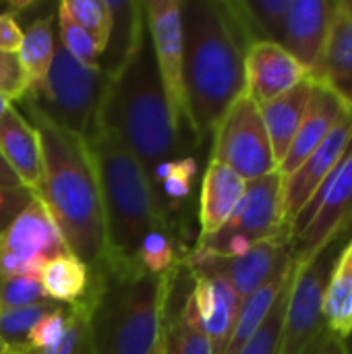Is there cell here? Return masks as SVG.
I'll return each mask as SVG.
<instances>
[{
  "label": "cell",
  "mask_w": 352,
  "mask_h": 354,
  "mask_svg": "<svg viewBox=\"0 0 352 354\" xmlns=\"http://www.w3.org/2000/svg\"><path fill=\"white\" fill-rule=\"evenodd\" d=\"M212 135L214 145L210 160L232 168L247 183L278 170L259 106L247 91L234 100Z\"/></svg>",
  "instance_id": "9"
},
{
  "label": "cell",
  "mask_w": 352,
  "mask_h": 354,
  "mask_svg": "<svg viewBox=\"0 0 352 354\" xmlns=\"http://www.w3.org/2000/svg\"><path fill=\"white\" fill-rule=\"evenodd\" d=\"M102 193L108 259L137 266L141 241L156 228L170 226L154 199L151 185L129 147L112 133L95 129L87 139Z\"/></svg>",
  "instance_id": "5"
},
{
  "label": "cell",
  "mask_w": 352,
  "mask_h": 354,
  "mask_svg": "<svg viewBox=\"0 0 352 354\" xmlns=\"http://www.w3.org/2000/svg\"><path fill=\"white\" fill-rule=\"evenodd\" d=\"M307 77V68L282 44L257 41L245 52V91L257 106L284 95Z\"/></svg>",
  "instance_id": "15"
},
{
  "label": "cell",
  "mask_w": 352,
  "mask_h": 354,
  "mask_svg": "<svg viewBox=\"0 0 352 354\" xmlns=\"http://www.w3.org/2000/svg\"><path fill=\"white\" fill-rule=\"evenodd\" d=\"M301 354H349L346 346L340 338H336L332 332L324 328V332L303 351Z\"/></svg>",
  "instance_id": "40"
},
{
  "label": "cell",
  "mask_w": 352,
  "mask_h": 354,
  "mask_svg": "<svg viewBox=\"0 0 352 354\" xmlns=\"http://www.w3.org/2000/svg\"><path fill=\"white\" fill-rule=\"evenodd\" d=\"M0 156L21 185L35 193L41 178V141L17 104L0 118Z\"/></svg>",
  "instance_id": "19"
},
{
  "label": "cell",
  "mask_w": 352,
  "mask_h": 354,
  "mask_svg": "<svg viewBox=\"0 0 352 354\" xmlns=\"http://www.w3.org/2000/svg\"><path fill=\"white\" fill-rule=\"evenodd\" d=\"M313 87H315L313 79L307 77L305 81H301L297 87H293L284 95L259 106V112H261V118H263L278 166L284 160V156L301 127V120H303L307 106L311 102V95H313Z\"/></svg>",
  "instance_id": "22"
},
{
  "label": "cell",
  "mask_w": 352,
  "mask_h": 354,
  "mask_svg": "<svg viewBox=\"0 0 352 354\" xmlns=\"http://www.w3.org/2000/svg\"><path fill=\"white\" fill-rule=\"evenodd\" d=\"M0 354H4V348H2V346H0Z\"/></svg>",
  "instance_id": "45"
},
{
  "label": "cell",
  "mask_w": 352,
  "mask_h": 354,
  "mask_svg": "<svg viewBox=\"0 0 352 354\" xmlns=\"http://www.w3.org/2000/svg\"><path fill=\"white\" fill-rule=\"evenodd\" d=\"M58 46V12H50L46 17L33 19L23 27V41L17 52L19 64L23 68L27 89L37 85L56 54Z\"/></svg>",
  "instance_id": "25"
},
{
  "label": "cell",
  "mask_w": 352,
  "mask_h": 354,
  "mask_svg": "<svg viewBox=\"0 0 352 354\" xmlns=\"http://www.w3.org/2000/svg\"><path fill=\"white\" fill-rule=\"evenodd\" d=\"M12 104H15V100H12L10 95H4V93H0V118L6 114V110H8Z\"/></svg>",
  "instance_id": "42"
},
{
  "label": "cell",
  "mask_w": 352,
  "mask_h": 354,
  "mask_svg": "<svg viewBox=\"0 0 352 354\" xmlns=\"http://www.w3.org/2000/svg\"><path fill=\"white\" fill-rule=\"evenodd\" d=\"M324 324L342 342L352 334V236L340 247L328 278Z\"/></svg>",
  "instance_id": "23"
},
{
  "label": "cell",
  "mask_w": 352,
  "mask_h": 354,
  "mask_svg": "<svg viewBox=\"0 0 352 354\" xmlns=\"http://www.w3.org/2000/svg\"><path fill=\"white\" fill-rule=\"evenodd\" d=\"M23 41V27L10 12H0V52L17 54Z\"/></svg>",
  "instance_id": "39"
},
{
  "label": "cell",
  "mask_w": 352,
  "mask_h": 354,
  "mask_svg": "<svg viewBox=\"0 0 352 354\" xmlns=\"http://www.w3.org/2000/svg\"><path fill=\"white\" fill-rule=\"evenodd\" d=\"M313 79V77H311ZM313 95L307 106V112L301 120V127L278 166L282 178L293 174L315 149L317 145L332 133V129L340 122V118L352 108L351 100L338 93L332 85L322 79H313Z\"/></svg>",
  "instance_id": "16"
},
{
  "label": "cell",
  "mask_w": 352,
  "mask_h": 354,
  "mask_svg": "<svg viewBox=\"0 0 352 354\" xmlns=\"http://www.w3.org/2000/svg\"><path fill=\"white\" fill-rule=\"evenodd\" d=\"M108 83V73L83 66L58 39L56 54L46 77L37 85L29 87L17 102L33 106L62 131L87 141L98 127Z\"/></svg>",
  "instance_id": "6"
},
{
  "label": "cell",
  "mask_w": 352,
  "mask_h": 354,
  "mask_svg": "<svg viewBox=\"0 0 352 354\" xmlns=\"http://www.w3.org/2000/svg\"><path fill=\"white\" fill-rule=\"evenodd\" d=\"M176 270L154 276L137 266L104 261L89 272L83 301L91 354H149L160 342Z\"/></svg>",
  "instance_id": "4"
},
{
  "label": "cell",
  "mask_w": 352,
  "mask_h": 354,
  "mask_svg": "<svg viewBox=\"0 0 352 354\" xmlns=\"http://www.w3.org/2000/svg\"><path fill=\"white\" fill-rule=\"evenodd\" d=\"M164 336H166L164 354H214L207 336L203 334L197 322V311L191 295H187L176 315H170L168 309Z\"/></svg>",
  "instance_id": "28"
},
{
  "label": "cell",
  "mask_w": 352,
  "mask_h": 354,
  "mask_svg": "<svg viewBox=\"0 0 352 354\" xmlns=\"http://www.w3.org/2000/svg\"><path fill=\"white\" fill-rule=\"evenodd\" d=\"M46 299L48 297L41 288L39 278H29V276L0 278V311L29 307Z\"/></svg>",
  "instance_id": "35"
},
{
  "label": "cell",
  "mask_w": 352,
  "mask_h": 354,
  "mask_svg": "<svg viewBox=\"0 0 352 354\" xmlns=\"http://www.w3.org/2000/svg\"><path fill=\"white\" fill-rule=\"evenodd\" d=\"M10 354H91L89 348V332H87V317H85V307L75 305L73 307V315H71V324L62 336V340L50 348L44 351H35V348H25L19 353Z\"/></svg>",
  "instance_id": "34"
},
{
  "label": "cell",
  "mask_w": 352,
  "mask_h": 354,
  "mask_svg": "<svg viewBox=\"0 0 352 354\" xmlns=\"http://www.w3.org/2000/svg\"><path fill=\"white\" fill-rule=\"evenodd\" d=\"M290 284H293V278L286 284V288L282 290V295L278 297V301L272 307L266 322L251 336V340L239 351V354H280V351H282V330H284V311H286V299H288Z\"/></svg>",
  "instance_id": "32"
},
{
  "label": "cell",
  "mask_w": 352,
  "mask_h": 354,
  "mask_svg": "<svg viewBox=\"0 0 352 354\" xmlns=\"http://www.w3.org/2000/svg\"><path fill=\"white\" fill-rule=\"evenodd\" d=\"M245 189L247 180L243 176H239L232 168L210 160L201 183L199 239L212 236L228 222L239 201L243 199Z\"/></svg>",
  "instance_id": "20"
},
{
  "label": "cell",
  "mask_w": 352,
  "mask_h": 354,
  "mask_svg": "<svg viewBox=\"0 0 352 354\" xmlns=\"http://www.w3.org/2000/svg\"><path fill=\"white\" fill-rule=\"evenodd\" d=\"M95 129L116 135L129 147L149 185L162 164L185 158L193 149L172 118L154 54L145 2L133 46L120 68L110 77Z\"/></svg>",
  "instance_id": "2"
},
{
  "label": "cell",
  "mask_w": 352,
  "mask_h": 354,
  "mask_svg": "<svg viewBox=\"0 0 352 354\" xmlns=\"http://www.w3.org/2000/svg\"><path fill=\"white\" fill-rule=\"evenodd\" d=\"M41 141V178L35 197L52 216L68 253L89 272L108 259L106 222L95 164L85 139L75 137L25 102H15Z\"/></svg>",
  "instance_id": "1"
},
{
  "label": "cell",
  "mask_w": 352,
  "mask_h": 354,
  "mask_svg": "<svg viewBox=\"0 0 352 354\" xmlns=\"http://www.w3.org/2000/svg\"><path fill=\"white\" fill-rule=\"evenodd\" d=\"M27 91V81L17 54L0 52V93L10 95L15 102Z\"/></svg>",
  "instance_id": "37"
},
{
  "label": "cell",
  "mask_w": 352,
  "mask_h": 354,
  "mask_svg": "<svg viewBox=\"0 0 352 354\" xmlns=\"http://www.w3.org/2000/svg\"><path fill=\"white\" fill-rule=\"evenodd\" d=\"M293 261L295 255L290 236H276L263 241L241 255H212L193 249L185 257V266L191 274L222 280L237 292L241 301L259 290Z\"/></svg>",
  "instance_id": "11"
},
{
  "label": "cell",
  "mask_w": 352,
  "mask_h": 354,
  "mask_svg": "<svg viewBox=\"0 0 352 354\" xmlns=\"http://www.w3.org/2000/svg\"><path fill=\"white\" fill-rule=\"evenodd\" d=\"M351 141L352 108L340 118V122L332 129V133L317 145V149L293 174L284 178L282 199H284V220L288 226V234L293 222L311 203V199L319 193L324 183L338 166Z\"/></svg>",
  "instance_id": "14"
},
{
  "label": "cell",
  "mask_w": 352,
  "mask_h": 354,
  "mask_svg": "<svg viewBox=\"0 0 352 354\" xmlns=\"http://www.w3.org/2000/svg\"><path fill=\"white\" fill-rule=\"evenodd\" d=\"M0 187L2 189H15V187H23L21 180L17 178V174L8 168V164L4 162V158L0 156Z\"/></svg>",
  "instance_id": "41"
},
{
  "label": "cell",
  "mask_w": 352,
  "mask_h": 354,
  "mask_svg": "<svg viewBox=\"0 0 352 354\" xmlns=\"http://www.w3.org/2000/svg\"><path fill=\"white\" fill-rule=\"evenodd\" d=\"M191 276H193V288L189 295L195 303L197 322L203 334L207 336L214 354H224L239 315L241 299L228 284H224L218 278L195 276V274Z\"/></svg>",
  "instance_id": "18"
},
{
  "label": "cell",
  "mask_w": 352,
  "mask_h": 354,
  "mask_svg": "<svg viewBox=\"0 0 352 354\" xmlns=\"http://www.w3.org/2000/svg\"><path fill=\"white\" fill-rule=\"evenodd\" d=\"M39 282L50 301L60 305H81L89 290V270L73 253H64L44 266Z\"/></svg>",
  "instance_id": "27"
},
{
  "label": "cell",
  "mask_w": 352,
  "mask_h": 354,
  "mask_svg": "<svg viewBox=\"0 0 352 354\" xmlns=\"http://www.w3.org/2000/svg\"><path fill=\"white\" fill-rule=\"evenodd\" d=\"M336 0H290L284 19L282 46L311 75L322 58Z\"/></svg>",
  "instance_id": "17"
},
{
  "label": "cell",
  "mask_w": 352,
  "mask_h": 354,
  "mask_svg": "<svg viewBox=\"0 0 352 354\" xmlns=\"http://www.w3.org/2000/svg\"><path fill=\"white\" fill-rule=\"evenodd\" d=\"M33 197H35V193L29 191L27 187H15V189H2L0 187V234L29 205V201Z\"/></svg>",
  "instance_id": "38"
},
{
  "label": "cell",
  "mask_w": 352,
  "mask_h": 354,
  "mask_svg": "<svg viewBox=\"0 0 352 354\" xmlns=\"http://www.w3.org/2000/svg\"><path fill=\"white\" fill-rule=\"evenodd\" d=\"M288 4L290 0H228L249 46L257 41H282Z\"/></svg>",
  "instance_id": "26"
},
{
  "label": "cell",
  "mask_w": 352,
  "mask_h": 354,
  "mask_svg": "<svg viewBox=\"0 0 352 354\" xmlns=\"http://www.w3.org/2000/svg\"><path fill=\"white\" fill-rule=\"evenodd\" d=\"M183 23V79L187 112L201 143L245 93V52L249 41L222 0H187Z\"/></svg>",
  "instance_id": "3"
},
{
  "label": "cell",
  "mask_w": 352,
  "mask_h": 354,
  "mask_svg": "<svg viewBox=\"0 0 352 354\" xmlns=\"http://www.w3.org/2000/svg\"><path fill=\"white\" fill-rule=\"evenodd\" d=\"M313 79H322L352 102V0H336L328 39Z\"/></svg>",
  "instance_id": "21"
},
{
  "label": "cell",
  "mask_w": 352,
  "mask_h": 354,
  "mask_svg": "<svg viewBox=\"0 0 352 354\" xmlns=\"http://www.w3.org/2000/svg\"><path fill=\"white\" fill-rule=\"evenodd\" d=\"M56 12H58V39L62 48L83 66L100 68L102 48L95 44V39L85 29H81L75 21H71L68 15L62 12L58 6Z\"/></svg>",
  "instance_id": "33"
},
{
  "label": "cell",
  "mask_w": 352,
  "mask_h": 354,
  "mask_svg": "<svg viewBox=\"0 0 352 354\" xmlns=\"http://www.w3.org/2000/svg\"><path fill=\"white\" fill-rule=\"evenodd\" d=\"M68 253L46 205L33 197L0 234V278H39L44 266Z\"/></svg>",
  "instance_id": "12"
},
{
  "label": "cell",
  "mask_w": 352,
  "mask_h": 354,
  "mask_svg": "<svg viewBox=\"0 0 352 354\" xmlns=\"http://www.w3.org/2000/svg\"><path fill=\"white\" fill-rule=\"evenodd\" d=\"M58 307H60V303L46 299V301L29 305V307L0 311V346L4 348V354L25 351L33 328L46 315L56 311Z\"/></svg>",
  "instance_id": "29"
},
{
  "label": "cell",
  "mask_w": 352,
  "mask_h": 354,
  "mask_svg": "<svg viewBox=\"0 0 352 354\" xmlns=\"http://www.w3.org/2000/svg\"><path fill=\"white\" fill-rule=\"evenodd\" d=\"M164 328H166V326H164ZM164 351H166V336L162 334L160 342L156 344V348H154V351H151V353H149V354H164Z\"/></svg>",
  "instance_id": "43"
},
{
  "label": "cell",
  "mask_w": 352,
  "mask_h": 354,
  "mask_svg": "<svg viewBox=\"0 0 352 354\" xmlns=\"http://www.w3.org/2000/svg\"><path fill=\"white\" fill-rule=\"evenodd\" d=\"M73 307L75 305H60L56 311H52L50 315H46L29 334L27 340V348H35V351H44L50 348L54 344H58L71 324V315H73Z\"/></svg>",
  "instance_id": "36"
},
{
  "label": "cell",
  "mask_w": 352,
  "mask_h": 354,
  "mask_svg": "<svg viewBox=\"0 0 352 354\" xmlns=\"http://www.w3.org/2000/svg\"><path fill=\"white\" fill-rule=\"evenodd\" d=\"M282 187L284 178L278 170L249 180L245 195L228 222L212 236L199 239L195 251L212 255H241L263 241L290 236L284 220Z\"/></svg>",
  "instance_id": "7"
},
{
  "label": "cell",
  "mask_w": 352,
  "mask_h": 354,
  "mask_svg": "<svg viewBox=\"0 0 352 354\" xmlns=\"http://www.w3.org/2000/svg\"><path fill=\"white\" fill-rule=\"evenodd\" d=\"M342 236L326 245L305 261H297L293 284L286 299L282 351L280 354H301L326 328L324 299L326 286L340 251Z\"/></svg>",
  "instance_id": "10"
},
{
  "label": "cell",
  "mask_w": 352,
  "mask_h": 354,
  "mask_svg": "<svg viewBox=\"0 0 352 354\" xmlns=\"http://www.w3.org/2000/svg\"><path fill=\"white\" fill-rule=\"evenodd\" d=\"M137 268L154 276H166L178 268L176 263V243L170 226L151 230L137 251Z\"/></svg>",
  "instance_id": "31"
},
{
  "label": "cell",
  "mask_w": 352,
  "mask_h": 354,
  "mask_svg": "<svg viewBox=\"0 0 352 354\" xmlns=\"http://www.w3.org/2000/svg\"><path fill=\"white\" fill-rule=\"evenodd\" d=\"M180 0H149L145 2V17L151 33L154 54L160 71V79L172 110L174 124L183 139L197 147V137L193 133L187 100H185V79H183V23H180Z\"/></svg>",
  "instance_id": "13"
},
{
  "label": "cell",
  "mask_w": 352,
  "mask_h": 354,
  "mask_svg": "<svg viewBox=\"0 0 352 354\" xmlns=\"http://www.w3.org/2000/svg\"><path fill=\"white\" fill-rule=\"evenodd\" d=\"M58 8L66 12L68 19L75 21L81 29H85L104 54L112 31V10L108 0H62Z\"/></svg>",
  "instance_id": "30"
},
{
  "label": "cell",
  "mask_w": 352,
  "mask_h": 354,
  "mask_svg": "<svg viewBox=\"0 0 352 354\" xmlns=\"http://www.w3.org/2000/svg\"><path fill=\"white\" fill-rule=\"evenodd\" d=\"M352 226V141L311 203L290 226L295 261H305Z\"/></svg>",
  "instance_id": "8"
},
{
  "label": "cell",
  "mask_w": 352,
  "mask_h": 354,
  "mask_svg": "<svg viewBox=\"0 0 352 354\" xmlns=\"http://www.w3.org/2000/svg\"><path fill=\"white\" fill-rule=\"evenodd\" d=\"M295 266H297V261H293L288 268L278 272L270 282H266L251 297L241 301L239 315H237V322H234V328H232V334H230V340L226 344L224 354H239V351L259 330V326L266 322V317L270 315L272 307L276 305L278 297L282 295V290L290 282V278L295 274Z\"/></svg>",
  "instance_id": "24"
},
{
  "label": "cell",
  "mask_w": 352,
  "mask_h": 354,
  "mask_svg": "<svg viewBox=\"0 0 352 354\" xmlns=\"http://www.w3.org/2000/svg\"><path fill=\"white\" fill-rule=\"evenodd\" d=\"M344 346H346V353L352 354V334H351V336H349V340L344 342Z\"/></svg>",
  "instance_id": "44"
}]
</instances>
